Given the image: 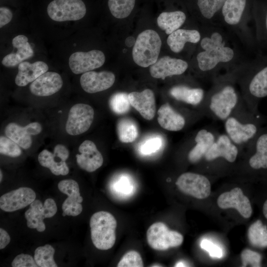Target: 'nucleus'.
I'll return each instance as SVG.
<instances>
[{
	"instance_id": "f257e3e1",
	"label": "nucleus",
	"mask_w": 267,
	"mask_h": 267,
	"mask_svg": "<svg viewBox=\"0 0 267 267\" xmlns=\"http://www.w3.org/2000/svg\"><path fill=\"white\" fill-rule=\"evenodd\" d=\"M200 31L196 60L200 75L204 79L212 80L222 69L227 73L248 59L243 57L241 50L245 46L227 30L210 25L202 26Z\"/></svg>"
},
{
	"instance_id": "f03ea898",
	"label": "nucleus",
	"mask_w": 267,
	"mask_h": 267,
	"mask_svg": "<svg viewBox=\"0 0 267 267\" xmlns=\"http://www.w3.org/2000/svg\"><path fill=\"white\" fill-rule=\"evenodd\" d=\"M238 86L243 101L248 109L258 114V106L267 97V54L256 53L230 71L224 73Z\"/></svg>"
},
{
	"instance_id": "7ed1b4c3",
	"label": "nucleus",
	"mask_w": 267,
	"mask_h": 267,
	"mask_svg": "<svg viewBox=\"0 0 267 267\" xmlns=\"http://www.w3.org/2000/svg\"><path fill=\"white\" fill-rule=\"evenodd\" d=\"M212 81L199 110L204 116L224 121L244 101L236 84L227 75L220 74Z\"/></svg>"
},
{
	"instance_id": "20e7f679",
	"label": "nucleus",
	"mask_w": 267,
	"mask_h": 267,
	"mask_svg": "<svg viewBox=\"0 0 267 267\" xmlns=\"http://www.w3.org/2000/svg\"><path fill=\"white\" fill-rule=\"evenodd\" d=\"M264 121L260 114L251 112L243 102L223 122L225 134L241 149L257 135Z\"/></svg>"
},
{
	"instance_id": "39448f33",
	"label": "nucleus",
	"mask_w": 267,
	"mask_h": 267,
	"mask_svg": "<svg viewBox=\"0 0 267 267\" xmlns=\"http://www.w3.org/2000/svg\"><path fill=\"white\" fill-rule=\"evenodd\" d=\"M89 225L91 240L96 248L107 250L114 246L117 221L111 214L103 211L95 213L90 219Z\"/></svg>"
},
{
	"instance_id": "423d86ee",
	"label": "nucleus",
	"mask_w": 267,
	"mask_h": 267,
	"mask_svg": "<svg viewBox=\"0 0 267 267\" xmlns=\"http://www.w3.org/2000/svg\"><path fill=\"white\" fill-rule=\"evenodd\" d=\"M162 42L158 34L148 29L137 36L132 50L134 61L142 67H147L158 60Z\"/></svg>"
},
{
	"instance_id": "0eeeda50",
	"label": "nucleus",
	"mask_w": 267,
	"mask_h": 267,
	"mask_svg": "<svg viewBox=\"0 0 267 267\" xmlns=\"http://www.w3.org/2000/svg\"><path fill=\"white\" fill-rule=\"evenodd\" d=\"M146 237L148 245L152 249L159 251L179 246L183 240V237L180 233L170 230L162 222L150 225L147 231Z\"/></svg>"
},
{
	"instance_id": "6e6552de",
	"label": "nucleus",
	"mask_w": 267,
	"mask_h": 267,
	"mask_svg": "<svg viewBox=\"0 0 267 267\" xmlns=\"http://www.w3.org/2000/svg\"><path fill=\"white\" fill-rule=\"evenodd\" d=\"M47 12L57 22L76 21L86 15V7L82 0H54L48 5Z\"/></svg>"
},
{
	"instance_id": "1a4fd4ad",
	"label": "nucleus",
	"mask_w": 267,
	"mask_h": 267,
	"mask_svg": "<svg viewBox=\"0 0 267 267\" xmlns=\"http://www.w3.org/2000/svg\"><path fill=\"white\" fill-rule=\"evenodd\" d=\"M176 184L182 193L199 199L207 198L210 194L211 186L204 175L186 172L178 178Z\"/></svg>"
},
{
	"instance_id": "9d476101",
	"label": "nucleus",
	"mask_w": 267,
	"mask_h": 267,
	"mask_svg": "<svg viewBox=\"0 0 267 267\" xmlns=\"http://www.w3.org/2000/svg\"><path fill=\"white\" fill-rule=\"evenodd\" d=\"M94 110L89 105L78 103L70 109L65 125L67 134L77 135L87 132L93 120Z\"/></svg>"
},
{
	"instance_id": "9b49d317",
	"label": "nucleus",
	"mask_w": 267,
	"mask_h": 267,
	"mask_svg": "<svg viewBox=\"0 0 267 267\" xmlns=\"http://www.w3.org/2000/svg\"><path fill=\"white\" fill-rule=\"evenodd\" d=\"M248 152L247 164L253 170H267V125L244 147Z\"/></svg>"
},
{
	"instance_id": "f8f14e48",
	"label": "nucleus",
	"mask_w": 267,
	"mask_h": 267,
	"mask_svg": "<svg viewBox=\"0 0 267 267\" xmlns=\"http://www.w3.org/2000/svg\"><path fill=\"white\" fill-rule=\"evenodd\" d=\"M25 213L27 226L36 228L39 232L44 231L45 229L44 219L53 217L57 212L55 202L51 198H47L43 205L40 200L35 199Z\"/></svg>"
},
{
	"instance_id": "ddd939ff",
	"label": "nucleus",
	"mask_w": 267,
	"mask_h": 267,
	"mask_svg": "<svg viewBox=\"0 0 267 267\" xmlns=\"http://www.w3.org/2000/svg\"><path fill=\"white\" fill-rule=\"evenodd\" d=\"M69 156V151L63 144H57L54 148L53 153L47 149L42 150L39 154L38 159L40 165L48 168L56 175H67L69 172L66 163Z\"/></svg>"
},
{
	"instance_id": "4468645a",
	"label": "nucleus",
	"mask_w": 267,
	"mask_h": 267,
	"mask_svg": "<svg viewBox=\"0 0 267 267\" xmlns=\"http://www.w3.org/2000/svg\"><path fill=\"white\" fill-rule=\"evenodd\" d=\"M240 150L226 134H219L202 159L208 162L223 159L227 162L233 163L237 159Z\"/></svg>"
},
{
	"instance_id": "2eb2a0df",
	"label": "nucleus",
	"mask_w": 267,
	"mask_h": 267,
	"mask_svg": "<svg viewBox=\"0 0 267 267\" xmlns=\"http://www.w3.org/2000/svg\"><path fill=\"white\" fill-rule=\"evenodd\" d=\"M105 61L102 51L93 49L88 52L78 51L69 58V65L75 74L84 73L102 66Z\"/></svg>"
},
{
	"instance_id": "dca6fc26",
	"label": "nucleus",
	"mask_w": 267,
	"mask_h": 267,
	"mask_svg": "<svg viewBox=\"0 0 267 267\" xmlns=\"http://www.w3.org/2000/svg\"><path fill=\"white\" fill-rule=\"evenodd\" d=\"M217 204L221 209H235L244 218H249L252 214L250 200L239 187H235L220 194L217 199Z\"/></svg>"
},
{
	"instance_id": "f3484780",
	"label": "nucleus",
	"mask_w": 267,
	"mask_h": 267,
	"mask_svg": "<svg viewBox=\"0 0 267 267\" xmlns=\"http://www.w3.org/2000/svg\"><path fill=\"white\" fill-rule=\"evenodd\" d=\"M36 197V193L32 189L21 187L0 197V208L5 212H14L30 205Z\"/></svg>"
},
{
	"instance_id": "a211bd4d",
	"label": "nucleus",
	"mask_w": 267,
	"mask_h": 267,
	"mask_svg": "<svg viewBox=\"0 0 267 267\" xmlns=\"http://www.w3.org/2000/svg\"><path fill=\"white\" fill-rule=\"evenodd\" d=\"M188 68V64L186 61L164 56L151 66L149 72L154 78L165 79L167 77L180 75Z\"/></svg>"
},
{
	"instance_id": "6ab92c4d",
	"label": "nucleus",
	"mask_w": 267,
	"mask_h": 267,
	"mask_svg": "<svg viewBox=\"0 0 267 267\" xmlns=\"http://www.w3.org/2000/svg\"><path fill=\"white\" fill-rule=\"evenodd\" d=\"M42 127L38 122H32L25 127H21L15 123H10L5 127L6 136L17 143L24 149L29 148L32 144L31 135L39 134Z\"/></svg>"
},
{
	"instance_id": "aec40b11",
	"label": "nucleus",
	"mask_w": 267,
	"mask_h": 267,
	"mask_svg": "<svg viewBox=\"0 0 267 267\" xmlns=\"http://www.w3.org/2000/svg\"><path fill=\"white\" fill-rule=\"evenodd\" d=\"M115 80V75L111 72L90 71L82 75L80 84L86 92L93 93L110 88L114 84Z\"/></svg>"
},
{
	"instance_id": "412c9836",
	"label": "nucleus",
	"mask_w": 267,
	"mask_h": 267,
	"mask_svg": "<svg viewBox=\"0 0 267 267\" xmlns=\"http://www.w3.org/2000/svg\"><path fill=\"white\" fill-rule=\"evenodd\" d=\"M78 149L80 154L76 155V161L83 170L92 172L102 165V155L93 141L85 140L81 144Z\"/></svg>"
},
{
	"instance_id": "4be33fe9",
	"label": "nucleus",
	"mask_w": 267,
	"mask_h": 267,
	"mask_svg": "<svg viewBox=\"0 0 267 267\" xmlns=\"http://www.w3.org/2000/svg\"><path fill=\"white\" fill-rule=\"evenodd\" d=\"M218 134L214 130L208 128L197 131L194 136V144L188 153V161L192 164L199 162L215 141Z\"/></svg>"
},
{
	"instance_id": "5701e85b",
	"label": "nucleus",
	"mask_w": 267,
	"mask_h": 267,
	"mask_svg": "<svg viewBox=\"0 0 267 267\" xmlns=\"http://www.w3.org/2000/svg\"><path fill=\"white\" fill-rule=\"evenodd\" d=\"M63 86L61 76L54 72H46L32 82L30 92L39 96H48L58 92Z\"/></svg>"
},
{
	"instance_id": "b1692460",
	"label": "nucleus",
	"mask_w": 267,
	"mask_h": 267,
	"mask_svg": "<svg viewBox=\"0 0 267 267\" xmlns=\"http://www.w3.org/2000/svg\"><path fill=\"white\" fill-rule=\"evenodd\" d=\"M130 104L142 117L151 120L156 113V103L154 92L150 89L141 92L134 91L129 94Z\"/></svg>"
},
{
	"instance_id": "393cba45",
	"label": "nucleus",
	"mask_w": 267,
	"mask_h": 267,
	"mask_svg": "<svg viewBox=\"0 0 267 267\" xmlns=\"http://www.w3.org/2000/svg\"><path fill=\"white\" fill-rule=\"evenodd\" d=\"M12 44L13 47L17 49V52L9 53L3 57L1 61L3 66L15 67L33 56V50L26 36L19 35L15 37L12 39Z\"/></svg>"
},
{
	"instance_id": "a878e982",
	"label": "nucleus",
	"mask_w": 267,
	"mask_h": 267,
	"mask_svg": "<svg viewBox=\"0 0 267 267\" xmlns=\"http://www.w3.org/2000/svg\"><path fill=\"white\" fill-rule=\"evenodd\" d=\"M18 69L15 83L18 86L24 87L46 72L48 66L45 62L41 61L33 63L23 61L18 65Z\"/></svg>"
},
{
	"instance_id": "bb28decb",
	"label": "nucleus",
	"mask_w": 267,
	"mask_h": 267,
	"mask_svg": "<svg viewBox=\"0 0 267 267\" xmlns=\"http://www.w3.org/2000/svg\"><path fill=\"white\" fill-rule=\"evenodd\" d=\"M169 92L171 96L177 101L199 107L203 101L206 91L200 87H190L178 85L173 86Z\"/></svg>"
},
{
	"instance_id": "cd10ccee",
	"label": "nucleus",
	"mask_w": 267,
	"mask_h": 267,
	"mask_svg": "<svg viewBox=\"0 0 267 267\" xmlns=\"http://www.w3.org/2000/svg\"><path fill=\"white\" fill-rule=\"evenodd\" d=\"M157 114L159 124L166 130L179 131L185 125V118L168 103L163 104L158 109Z\"/></svg>"
},
{
	"instance_id": "c85d7f7f",
	"label": "nucleus",
	"mask_w": 267,
	"mask_h": 267,
	"mask_svg": "<svg viewBox=\"0 0 267 267\" xmlns=\"http://www.w3.org/2000/svg\"><path fill=\"white\" fill-rule=\"evenodd\" d=\"M200 31L196 29H178L170 34L167 43L174 53L180 52L187 43L198 44L201 39Z\"/></svg>"
},
{
	"instance_id": "c756f323",
	"label": "nucleus",
	"mask_w": 267,
	"mask_h": 267,
	"mask_svg": "<svg viewBox=\"0 0 267 267\" xmlns=\"http://www.w3.org/2000/svg\"><path fill=\"white\" fill-rule=\"evenodd\" d=\"M186 19L185 14L180 10L163 12L158 17L157 23L159 27L169 35L179 29Z\"/></svg>"
},
{
	"instance_id": "7c9ffc66",
	"label": "nucleus",
	"mask_w": 267,
	"mask_h": 267,
	"mask_svg": "<svg viewBox=\"0 0 267 267\" xmlns=\"http://www.w3.org/2000/svg\"><path fill=\"white\" fill-rule=\"evenodd\" d=\"M226 0H197L202 26L216 25L215 18Z\"/></svg>"
},
{
	"instance_id": "2f4dec72",
	"label": "nucleus",
	"mask_w": 267,
	"mask_h": 267,
	"mask_svg": "<svg viewBox=\"0 0 267 267\" xmlns=\"http://www.w3.org/2000/svg\"><path fill=\"white\" fill-rule=\"evenodd\" d=\"M255 40L259 52L267 51V8L254 16Z\"/></svg>"
},
{
	"instance_id": "473e14b6",
	"label": "nucleus",
	"mask_w": 267,
	"mask_h": 267,
	"mask_svg": "<svg viewBox=\"0 0 267 267\" xmlns=\"http://www.w3.org/2000/svg\"><path fill=\"white\" fill-rule=\"evenodd\" d=\"M117 132L119 140L124 143L134 141L138 135L136 123L129 118H123L119 121L117 125Z\"/></svg>"
},
{
	"instance_id": "72a5a7b5",
	"label": "nucleus",
	"mask_w": 267,
	"mask_h": 267,
	"mask_svg": "<svg viewBox=\"0 0 267 267\" xmlns=\"http://www.w3.org/2000/svg\"><path fill=\"white\" fill-rule=\"evenodd\" d=\"M248 237L250 243L254 247H267V227L260 220L252 224L248 231Z\"/></svg>"
},
{
	"instance_id": "f704fd0d",
	"label": "nucleus",
	"mask_w": 267,
	"mask_h": 267,
	"mask_svg": "<svg viewBox=\"0 0 267 267\" xmlns=\"http://www.w3.org/2000/svg\"><path fill=\"white\" fill-rule=\"evenodd\" d=\"M135 0H108V5L112 15L118 19L129 16L133 11Z\"/></svg>"
},
{
	"instance_id": "c9c22d12",
	"label": "nucleus",
	"mask_w": 267,
	"mask_h": 267,
	"mask_svg": "<svg viewBox=\"0 0 267 267\" xmlns=\"http://www.w3.org/2000/svg\"><path fill=\"white\" fill-rule=\"evenodd\" d=\"M54 252L53 247L46 244L36 248L34 258L40 267H57V265L53 258Z\"/></svg>"
},
{
	"instance_id": "e433bc0d",
	"label": "nucleus",
	"mask_w": 267,
	"mask_h": 267,
	"mask_svg": "<svg viewBox=\"0 0 267 267\" xmlns=\"http://www.w3.org/2000/svg\"><path fill=\"white\" fill-rule=\"evenodd\" d=\"M109 104L111 110L117 114H123L128 112L131 106L129 94L119 92L113 94L110 98Z\"/></svg>"
},
{
	"instance_id": "4c0bfd02",
	"label": "nucleus",
	"mask_w": 267,
	"mask_h": 267,
	"mask_svg": "<svg viewBox=\"0 0 267 267\" xmlns=\"http://www.w3.org/2000/svg\"><path fill=\"white\" fill-rule=\"evenodd\" d=\"M163 144L162 138L153 135L144 139L138 145V151L143 156L151 155L160 150Z\"/></svg>"
},
{
	"instance_id": "58836bf2",
	"label": "nucleus",
	"mask_w": 267,
	"mask_h": 267,
	"mask_svg": "<svg viewBox=\"0 0 267 267\" xmlns=\"http://www.w3.org/2000/svg\"><path fill=\"white\" fill-rule=\"evenodd\" d=\"M113 189L122 197H130L135 191L133 179L126 175H121L118 177L113 185Z\"/></svg>"
},
{
	"instance_id": "ea45409f",
	"label": "nucleus",
	"mask_w": 267,
	"mask_h": 267,
	"mask_svg": "<svg viewBox=\"0 0 267 267\" xmlns=\"http://www.w3.org/2000/svg\"><path fill=\"white\" fill-rule=\"evenodd\" d=\"M59 190L68 195V197L82 203L83 199L80 193L79 186L77 182L73 179H64L58 184Z\"/></svg>"
},
{
	"instance_id": "a19ab883",
	"label": "nucleus",
	"mask_w": 267,
	"mask_h": 267,
	"mask_svg": "<svg viewBox=\"0 0 267 267\" xmlns=\"http://www.w3.org/2000/svg\"><path fill=\"white\" fill-rule=\"evenodd\" d=\"M20 146L8 137H0V153L11 157H17L21 155Z\"/></svg>"
},
{
	"instance_id": "79ce46f5",
	"label": "nucleus",
	"mask_w": 267,
	"mask_h": 267,
	"mask_svg": "<svg viewBox=\"0 0 267 267\" xmlns=\"http://www.w3.org/2000/svg\"><path fill=\"white\" fill-rule=\"evenodd\" d=\"M143 262L139 253L131 250L127 252L117 265L118 267H142Z\"/></svg>"
},
{
	"instance_id": "37998d69",
	"label": "nucleus",
	"mask_w": 267,
	"mask_h": 267,
	"mask_svg": "<svg viewBox=\"0 0 267 267\" xmlns=\"http://www.w3.org/2000/svg\"><path fill=\"white\" fill-rule=\"evenodd\" d=\"M242 267L250 265L251 267H260L261 266L262 256L258 252L246 249L241 254Z\"/></svg>"
},
{
	"instance_id": "c03bdc74",
	"label": "nucleus",
	"mask_w": 267,
	"mask_h": 267,
	"mask_svg": "<svg viewBox=\"0 0 267 267\" xmlns=\"http://www.w3.org/2000/svg\"><path fill=\"white\" fill-rule=\"evenodd\" d=\"M63 211L62 216H77L83 210L81 203L75 201L69 198H67L62 205Z\"/></svg>"
},
{
	"instance_id": "a18cd8bd",
	"label": "nucleus",
	"mask_w": 267,
	"mask_h": 267,
	"mask_svg": "<svg viewBox=\"0 0 267 267\" xmlns=\"http://www.w3.org/2000/svg\"><path fill=\"white\" fill-rule=\"evenodd\" d=\"M11 266L13 267H37L34 258L28 254H21L17 256L13 260Z\"/></svg>"
},
{
	"instance_id": "49530a36",
	"label": "nucleus",
	"mask_w": 267,
	"mask_h": 267,
	"mask_svg": "<svg viewBox=\"0 0 267 267\" xmlns=\"http://www.w3.org/2000/svg\"><path fill=\"white\" fill-rule=\"evenodd\" d=\"M200 246L202 249L207 251L212 258H220L222 256L221 248L209 240H203L201 242Z\"/></svg>"
},
{
	"instance_id": "de8ad7c7",
	"label": "nucleus",
	"mask_w": 267,
	"mask_h": 267,
	"mask_svg": "<svg viewBox=\"0 0 267 267\" xmlns=\"http://www.w3.org/2000/svg\"><path fill=\"white\" fill-rule=\"evenodd\" d=\"M13 14L7 7L2 6L0 8V27L2 28L10 22Z\"/></svg>"
},
{
	"instance_id": "09e8293b",
	"label": "nucleus",
	"mask_w": 267,
	"mask_h": 267,
	"mask_svg": "<svg viewBox=\"0 0 267 267\" xmlns=\"http://www.w3.org/2000/svg\"><path fill=\"white\" fill-rule=\"evenodd\" d=\"M10 237L3 229L0 228V249L4 248L10 242Z\"/></svg>"
},
{
	"instance_id": "8fccbe9b",
	"label": "nucleus",
	"mask_w": 267,
	"mask_h": 267,
	"mask_svg": "<svg viewBox=\"0 0 267 267\" xmlns=\"http://www.w3.org/2000/svg\"><path fill=\"white\" fill-rule=\"evenodd\" d=\"M263 211L264 216L267 220V200L265 202L264 204Z\"/></svg>"
},
{
	"instance_id": "3c124183",
	"label": "nucleus",
	"mask_w": 267,
	"mask_h": 267,
	"mask_svg": "<svg viewBox=\"0 0 267 267\" xmlns=\"http://www.w3.org/2000/svg\"><path fill=\"white\" fill-rule=\"evenodd\" d=\"M186 266L184 263H183L181 261H179L176 264L175 267H185Z\"/></svg>"
},
{
	"instance_id": "603ef678",
	"label": "nucleus",
	"mask_w": 267,
	"mask_h": 267,
	"mask_svg": "<svg viewBox=\"0 0 267 267\" xmlns=\"http://www.w3.org/2000/svg\"><path fill=\"white\" fill-rule=\"evenodd\" d=\"M0 181L1 182V180H2V172H1V171L0 170Z\"/></svg>"
}]
</instances>
